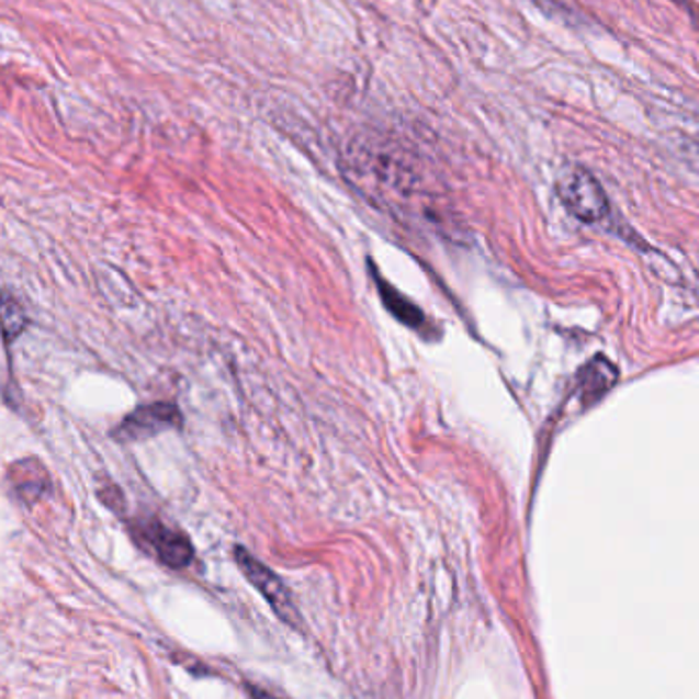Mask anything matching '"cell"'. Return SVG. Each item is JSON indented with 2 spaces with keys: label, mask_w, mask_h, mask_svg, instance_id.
<instances>
[{
  "label": "cell",
  "mask_w": 699,
  "mask_h": 699,
  "mask_svg": "<svg viewBox=\"0 0 699 699\" xmlns=\"http://www.w3.org/2000/svg\"><path fill=\"white\" fill-rule=\"evenodd\" d=\"M618 381V371L606 358H596L580 372V397L587 403L601 399Z\"/></svg>",
  "instance_id": "cell-5"
},
{
  "label": "cell",
  "mask_w": 699,
  "mask_h": 699,
  "mask_svg": "<svg viewBox=\"0 0 699 699\" xmlns=\"http://www.w3.org/2000/svg\"><path fill=\"white\" fill-rule=\"evenodd\" d=\"M234 554H236V563L241 568V573L246 575V579L250 580L253 587L264 596L274 613L286 624L297 625L298 611L289 589L284 587L283 580L279 579L268 566L262 565L258 559H253L250 552L238 546Z\"/></svg>",
  "instance_id": "cell-2"
},
{
  "label": "cell",
  "mask_w": 699,
  "mask_h": 699,
  "mask_svg": "<svg viewBox=\"0 0 699 699\" xmlns=\"http://www.w3.org/2000/svg\"><path fill=\"white\" fill-rule=\"evenodd\" d=\"M559 196L566 211L583 224H601L610 217V201L599 180L585 168H568L559 179Z\"/></svg>",
  "instance_id": "cell-1"
},
{
  "label": "cell",
  "mask_w": 699,
  "mask_h": 699,
  "mask_svg": "<svg viewBox=\"0 0 699 699\" xmlns=\"http://www.w3.org/2000/svg\"><path fill=\"white\" fill-rule=\"evenodd\" d=\"M0 328L4 331L7 340H13L21 334V329L25 328V315L19 309L15 301L7 297L2 291H0Z\"/></svg>",
  "instance_id": "cell-7"
},
{
  "label": "cell",
  "mask_w": 699,
  "mask_h": 699,
  "mask_svg": "<svg viewBox=\"0 0 699 699\" xmlns=\"http://www.w3.org/2000/svg\"><path fill=\"white\" fill-rule=\"evenodd\" d=\"M253 698L256 699H274L272 696H268L264 691H258V689H252Z\"/></svg>",
  "instance_id": "cell-8"
},
{
  "label": "cell",
  "mask_w": 699,
  "mask_h": 699,
  "mask_svg": "<svg viewBox=\"0 0 699 699\" xmlns=\"http://www.w3.org/2000/svg\"><path fill=\"white\" fill-rule=\"evenodd\" d=\"M180 424H182V417L177 405L154 403V405L139 407L132 416L125 417V421L115 430V438H120L123 442H137L170 428H179Z\"/></svg>",
  "instance_id": "cell-3"
},
{
  "label": "cell",
  "mask_w": 699,
  "mask_h": 699,
  "mask_svg": "<svg viewBox=\"0 0 699 699\" xmlns=\"http://www.w3.org/2000/svg\"><path fill=\"white\" fill-rule=\"evenodd\" d=\"M376 286H379V293H381V297H383V303H385V307H387L388 312L393 313L402 324L405 326H409V328H421L424 326V322H426V317H424V313L421 309L414 305V303H409L407 298L403 297L402 293H397L387 281H383L381 277H376Z\"/></svg>",
  "instance_id": "cell-6"
},
{
  "label": "cell",
  "mask_w": 699,
  "mask_h": 699,
  "mask_svg": "<svg viewBox=\"0 0 699 699\" xmlns=\"http://www.w3.org/2000/svg\"><path fill=\"white\" fill-rule=\"evenodd\" d=\"M144 538L156 552V556L172 568H184L193 561V546L189 538L177 530L166 528L160 521H149L144 528Z\"/></svg>",
  "instance_id": "cell-4"
}]
</instances>
